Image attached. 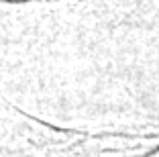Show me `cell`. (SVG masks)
I'll return each mask as SVG.
<instances>
[{
    "label": "cell",
    "mask_w": 159,
    "mask_h": 157,
    "mask_svg": "<svg viewBox=\"0 0 159 157\" xmlns=\"http://www.w3.org/2000/svg\"><path fill=\"white\" fill-rule=\"evenodd\" d=\"M2 2H10V4H29V2H47V4H53V2H59V0H2Z\"/></svg>",
    "instance_id": "2"
},
{
    "label": "cell",
    "mask_w": 159,
    "mask_h": 157,
    "mask_svg": "<svg viewBox=\"0 0 159 157\" xmlns=\"http://www.w3.org/2000/svg\"><path fill=\"white\" fill-rule=\"evenodd\" d=\"M29 118L37 127L33 141L49 157H153L159 153V129H67Z\"/></svg>",
    "instance_id": "1"
}]
</instances>
